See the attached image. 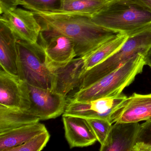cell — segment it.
<instances>
[{
  "instance_id": "obj_8",
  "label": "cell",
  "mask_w": 151,
  "mask_h": 151,
  "mask_svg": "<svg viewBox=\"0 0 151 151\" xmlns=\"http://www.w3.org/2000/svg\"><path fill=\"white\" fill-rule=\"evenodd\" d=\"M121 94L89 101H78L70 99L63 115L75 116L85 119L101 118L109 121L112 114L127 98Z\"/></svg>"
},
{
  "instance_id": "obj_22",
  "label": "cell",
  "mask_w": 151,
  "mask_h": 151,
  "mask_svg": "<svg viewBox=\"0 0 151 151\" xmlns=\"http://www.w3.org/2000/svg\"><path fill=\"white\" fill-rule=\"evenodd\" d=\"M61 0H22L21 6L30 11L53 12L59 9Z\"/></svg>"
},
{
  "instance_id": "obj_13",
  "label": "cell",
  "mask_w": 151,
  "mask_h": 151,
  "mask_svg": "<svg viewBox=\"0 0 151 151\" xmlns=\"http://www.w3.org/2000/svg\"><path fill=\"white\" fill-rule=\"evenodd\" d=\"M139 128V123H114L100 151H133Z\"/></svg>"
},
{
  "instance_id": "obj_19",
  "label": "cell",
  "mask_w": 151,
  "mask_h": 151,
  "mask_svg": "<svg viewBox=\"0 0 151 151\" xmlns=\"http://www.w3.org/2000/svg\"><path fill=\"white\" fill-rule=\"evenodd\" d=\"M109 2V0H61L60 8L53 12L77 14L92 17Z\"/></svg>"
},
{
  "instance_id": "obj_26",
  "label": "cell",
  "mask_w": 151,
  "mask_h": 151,
  "mask_svg": "<svg viewBox=\"0 0 151 151\" xmlns=\"http://www.w3.org/2000/svg\"><path fill=\"white\" fill-rule=\"evenodd\" d=\"M145 64L151 68V47L144 56Z\"/></svg>"
},
{
  "instance_id": "obj_10",
  "label": "cell",
  "mask_w": 151,
  "mask_h": 151,
  "mask_svg": "<svg viewBox=\"0 0 151 151\" xmlns=\"http://www.w3.org/2000/svg\"><path fill=\"white\" fill-rule=\"evenodd\" d=\"M28 85L31 101L29 109L40 120L54 119L63 114L67 104L66 96L49 89Z\"/></svg>"
},
{
  "instance_id": "obj_16",
  "label": "cell",
  "mask_w": 151,
  "mask_h": 151,
  "mask_svg": "<svg viewBox=\"0 0 151 151\" xmlns=\"http://www.w3.org/2000/svg\"><path fill=\"white\" fill-rule=\"evenodd\" d=\"M45 124L39 122L0 132V151H10L27 142L32 137L46 130Z\"/></svg>"
},
{
  "instance_id": "obj_4",
  "label": "cell",
  "mask_w": 151,
  "mask_h": 151,
  "mask_svg": "<svg viewBox=\"0 0 151 151\" xmlns=\"http://www.w3.org/2000/svg\"><path fill=\"white\" fill-rule=\"evenodd\" d=\"M151 47V26L129 35L119 50L84 72L79 90L88 87L114 71L135 55H145Z\"/></svg>"
},
{
  "instance_id": "obj_7",
  "label": "cell",
  "mask_w": 151,
  "mask_h": 151,
  "mask_svg": "<svg viewBox=\"0 0 151 151\" xmlns=\"http://www.w3.org/2000/svg\"><path fill=\"white\" fill-rule=\"evenodd\" d=\"M0 22L11 31L17 40L34 44L37 43L41 25L32 11L16 8L1 14Z\"/></svg>"
},
{
  "instance_id": "obj_23",
  "label": "cell",
  "mask_w": 151,
  "mask_h": 151,
  "mask_svg": "<svg viewBox=\"0 0 151 151\" xmlns=\"http://www.w3.org/2000/svg\"><path fill=\"white\" fill-rule=\"evenodd\" d=\"M133 151H151V121L140 124Z\"/></svg>"
},
{
  "instance_id": "obj_2",
  "label": "cell",
  "mask_w": 151,
  "mask_h": 151,
  "mask_svg": "<svg viewBox=\"0 0 151 151\" xmlns=\"http://www.w3.org/2000/svg\"><path fill=\"white\" fill-rule=\"evenodd\" d=\"M91 20L100 26L129 36L151 26V12L129 0H115Z\"/></svg>"
},
{
  "instance_id": "obj_3",
  "label": "cell",
  "mask_w": 151,
  "mask_h": 151,
  "mask_svg": "<svg viewBox=\"0 0 151 151\" xmlns=\"http://www.w3.org/2000/svg\"><path fill=\"white\" fill-rule=\"evenodd\" d=\"M144 55L138 54L114 71L101 78L88 87L78 90L70 99L89 101L122 94L125 87L131 84L145 65Z\"/></svg>"
},
{
  "instance_id": "obj_27",
  "label": "cell",
  "mask_w": 151,
  "mask_h": 151,
  "mask_svg": "<svg viewBox=\"0 0 151 151\" xmlns=\"http://www.w3.org/2000/svg\"><path fill=\"white\" fill-rule=\"evenodd\" d=\"M109 1H115V0H109Z\"/></svg>"
},
{
  "instance_id": "obj_20",
  "label": "cell",
  "mask_w": 151,
  "mask_h": 151,
  "mask_svg": "<svg viewBox=\"0 0 151 151\" xmlns=\"http://www.w3.org/2000/svg\"><path fill=\"white\" fill-rule=\"evenodd\" d=\"M101 146L105 144L112 124L108 120L101 118L86 119Z\"/></svg>"
},
{
  "instance_id": "obj_21",
  "label": "cell",
  "mask_w": 151,
  "mask_h": 151,
  "mask_svg": "<svg viewBox=\"0 0 151 151\" xmlns=\"http://www.w3.org/2000/svg\"><path fill=\"white\" fill-rule=\"evenodd\" d=\"M47 130L37 134L23 145L11 149L10 151H40L46 146L50 139Z\"/></svg>"
},
{
  "instance_id": "obj_18",
  "label": "cell",
  "mask_w": 151,
  "mask_h": 151,
  "mask_svg": "<svg viewBox=\"0 0 151 151\" xmlns=\"http://www.w3.org/2000/svg\"><path fill=\"white\" fill-rule=\"evenodd\" d=\"M129 36L120 33L106 41L97 49L84 56L86 70L91 68L119 50Z\"/></svg>"
},
{
  "instance_id": "obj_24",
  "label": "cell",
  "mask_w": 151,
  "mask_h": 151,
  "mask_svg": "<svg viewBox=\"0 0 151 151\" xmlns=\"http://www.w3.org/2000/svg\"><path fill=\"white\" fill-rule=\"evenodd\" d=\"M22 0H0V13L3 14L10 9L16 8L21 5Z\"/></svg>"
},
{
  "instance_id": "obj_11",
  "label": "cell",
  "mask_w": 151,
  "mask_h": 151,
  "mask_svg": "<svg viewBox=\"0 0 151 151\" xmlns=\"http://www.w3.org/2000/svg\"><path fill=\"white\" fill-rule=\"evenodd\" d=\"M151 121V93H133L127 97L112 114L109 121L115 122L139 123Z\"/></svg>"
},
{
  "instance_id": "obj_14",
  "label": "cell",
  "mask_w": 151,
  "mask_h": 151,
  "mask_svg": "<svg viewBox=\"0 0 151 151\" xmlns=\"http://www.w3.org/2000/svg\"><path fill=\"white\" fill-rule=\"evenodd\" d=\"M62 119L65 137L70 148L89 146L97 141L86 119L63 115Z\"/></svg>"
},
{
  "instance_id": "obj_9",
  "label": "cell",
  "mask_w": 151,
  "mask_h": 151,
  "mask_svg": "<svg viewBox=\"0 0 151 151\" xmlns=\"http://www.w3.org/2000/svg\"><path fill=\"white\" fill-rule=\"evenodd\" d=\"M28 85L17 75L0 70V107L29 109L30 108Z\"/></svg>"
},
{
  "instance_id": "obj_5",
  "label": "cell",
  "mask_w": 151,
  "mask_h": 151,
  "mask_svg": "<svg viewBox=\"0 0 151 151\" xmlns=\"http://www.w3.org/2000/svg\"><path fill=\"white\" fill-rule=\"evenodd\" d=\"M17 76L28 84L52 90L54 75L47 67L45 55L38 42L32 44L17 40Z\"/></svg>"
},
{
  "instance_id": "obj_1",
  "label": "cell",
  "mask_w": 151,
  "mask_h": 151,
  "mask_svg": "<svg viewBox=\"0 0 151 151\" xmlns=\"http://www.w3.org/2000/svg\"><path fill=\"white\" fill-rule=\"evenodd\" d=\"M41 29H52L72 40L76 57H84L120 32L100 26L91 17L59 12L32 11Z\"/></svg>"
},
{
  "instance_id": "obj_25",
  "label": "cell",
  "mask_w": 151,
  "mask_h": 151,
  "mask_svg": "<svg viewBox=\"0 0 151 151\" xmlns=\"http://www.w3.org/2000/svg\"><path fill=\"white\" fill-rule=\"evenodd\" d=\"M151 12V0H129Z\"/></svg>"
},
{
  "instance_id": "obj_15",
  "label": "cell",
  "mask_w": 151,
  "mask_h": 151,
  "mask_svg": "<svg viewBox=\"0 0 151 151\" xmlns=\"http://www.w3.org/2000/svg\"><path fill=\"white\" fill-rule=\"evenodd\" d=\"M17 38L11 31L0 22L1 68L10 74L17 75Z\"/></svg>"
},
{
  "instance_id": "obj_12",
  "label": "cell",
  "mask_w": 151,
  "mask_h": 151,
  "mask_svg": "<svg viewBox=\"0 0 151 151\" xmlns=\"http://www.w3.org/2000/svg\"><path fill=\"white\" fill-rule=\"evenodd\" d=\"M86 71L83 57H77L66 65L53 70L54 83L52 91L63 96L79 86Z\"/></svg>"
},
{
  "instance_id": "obj_6",
  "label": "cell",
  "mask_w": 151,
  "mask_h": 151,
  "mask_svg": "<svg viewBox=\"0 0 151 151\" xmlns=\"http://www.w3.org/2000/svg\"><path fill=\"white\" fill-rule=\"evenodd\" d=\"M38 42L44 50L47 64L52 71L77 57L72 40L56 31L41 29Z\"/></svg>"
},
{
  "instance_id": "obj_17",
  "label": "cell",
  "mask_w": 151,
  "mask_h": 151,
  "mask_svg": "<svg viewBox=\"0 0 151 151\" xmlns=\"http://www.w3.org/2000/svg\"><path fill=\"white\" fill-rule=\"evenodd\" d=\"M40 120L29 109L0 107V132L33 124Z\"/></svg>"
}]
</instances>
